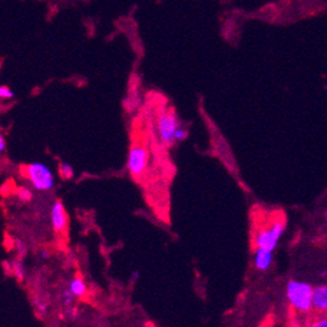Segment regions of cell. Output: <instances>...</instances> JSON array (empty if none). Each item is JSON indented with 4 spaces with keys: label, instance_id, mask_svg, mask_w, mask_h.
Returning a JSON list of instances; mask_svg holds the SVG:
<instances>
[{
    "label": "cell",
    "instance_id": "1",
    "mask_svg": "<svg viewBox=\"0 0 327 327\" xmlns=\"http://www.w3.org/2000/svg\"><path fill=\"white\" fill-rule=\"evenodd\" d=\"M313 291L314 289L309 283L290 280L286 286L287 300L294 310L309 313L313 310Z\"/></svg>",
    "mask_w": 327,
    "mask_h": 327
},
{
    "label": "cell",
    "instance_id": "2",
    "mask_svg": "<svg viewBox=\"0 0 327 327\" xmlns=\"http://www.w3.org/2000/svg\"><path fill=\"white\" fill-rule=\"evenodd\" d=\"M21 171L35 190L50 191L55 186L54 174L46 164L35 162L23 166Z\"/></svg>",
    "mask_w": 327,
    "mask_h": 327
},
{
    "label": "cell",
    "instance_id": "3",
    "mask_svg": "<svg viewBox=\"0 0 327 327\" xmlns=\"http://www.w3.org/2000/svg\"><path fill=\"white\" fill-rule=\"evenodd\" d=\"M286 225L282 219H275L270 226L265 227L263 230H259L255 236V246L259 249H266L270 251H274L282 238L285 232Z\"/></svg>",
    "mask_w": 327,
    "mask_h": 327
},
{
    "label": "cell",
    "instance_id": "4",
    "mask_svg": "<svg viewBox=\"0 0 327 327\" xmlns=\"http://www.w3.org/2000/svg\"><path fill=\"white\" fill-rule=\"evenodd\" d=\"M179 127H181V123L178 120V116L174 110L160 114L157 122V129L162 144L167 147L172 146L177 140L175 134H177V129Z\"/></svg>",
    "mask_w": 327,
    "mask_h": 327
},
{
    "label": "cell",
    "instance_id": "5",
    "mask_svg": "<svg viewBox=\"0 0 327 327\" xmlns=\"http://www.w3.org/2000/svg\"><path fill=\"white\" fill-rule=\"evenodd\" d=\"M147 164H148V152L146 148L143 146L131 147L127 159V168L131 177L139 178L140 175H143Z\"/></svg>",
    "mask_w": 327,
    "mask_h": 327
},
{
    "label": "cell",
    "instance_id": "6",
    "mask_svg": "<svg viewBox=\"0 0 327 327\" xmlns=\"http://www.w3.org/2000/svg\"><path fill=\"white\" fill-rule=\"evenodd\" d=\"M52 228L56 232H64L69 225V216L66 212V207L61 201H55L51 208Z\"/></svg>",
    "mask_w": 327,
    "mask_h": 327
},
{
    "label": "cell",
    "instance_id": "7",
    "mask_svg": "<svg viewBox=\"0 0 327 327\" xmlns=\"http://www.w3.org/2000/svg\"><path fill=\"white\" fill-rule=\"evenodd\" d=\"M313 310L327 314V285L318 286L313 291Z\"/></svg>",
    "mask_w": 327,
    "mask_h": 327
},
{
    "label": "cell",
    "instance_id": "8",
    "mask_svg": "<svg viewBox=\"0 0 327 327\" xmlns=\"http://www.w3.org/2000/svg\"><path fill=\"white\" fill-rule=\"evenodd\" d=\"M273 251L266 249H259L256 247L255 255H254V265L259 271H267L270 266L273 265Z\"/></svg>",
    "mask_w": 327,
    "mask_h": 327
},
{
    "label": "cell",
    "instance_id": "9",
    "mask_svg": "<svg viewBox=\"0 0 327 327\" xmlns=\"http://www.w3.org/2000/svg\"><path fill=\"white\" fill-rule=\"evenodd\" d=\"M70 290H71L72 294H74L76 298H82L84 297L85 293H87V286H85L84 280H83L80 276H75V278L70 282Z\"/></svg>",
    "mask_w": 327,
    "mask_h": 327
},
{
    "label": "cell",
    "instance_id": "10",
    "mask_svg": "<svg viewBox=\"0 0 327 327\" xmlns=\"http://www.w3.org/2000/svg\"><path fill=\"white\" fill-rule=\"evenodd\" d=\"M59 175L63 181H70L74 178V168L71 167V164L69 163H61L59 166Z\"/></svg>",
    "mask_w": 327,
    "mask_h": 327
},
{
    "label": "cell",
    "instance_id": "11",
    "mask_svg": "<svg viewBox=\"0 0 327 327\" xmlns=\"http://www.w3.org/2000/svg\"><path fill=\"white\" fill-rule=\"evenodd\" d=\"M139 103H140L139 96H129V98H127V99L124 100V103H123V106H124L126 111L131 113V111H135V110L138 108V106H139Z\"/></svg>",
    "mask_w": 327,
    "mask_h": 327
},
{
    "label": "cell",
    "instance_id": "12",
    "mask_svg": "<svg viewBox=\"0 0 327 327\" xmlns=\"http://www.w3.org/2000/svg\"><path fill=\"white\" fill-rule=\"evenodd\" d=\"M12 274L15 275L17 280L24 279V266L21 262H14L12 263Z\"/></svg>",
    "mask_w": 327,
    "mask_h": 327
},
{
    "label": "cell",
    "instance_id": "13",
    "mask_svg": "<svg viewBox=\"0 0 327 327\" xmlns=\"http://www.w3.org/2000/svg\"><path fill=\"white\" fill-rule=\"evenodd\" d=\"M14 91L7 87V85H0V98L3 100H11L14 99Z\"/></svg>",
    "mask_w": 327,
    "mask_h": 327
},
{
    "label": "cell",
    "instance_id": "14",
    "mask_svg": "<svg viewBox=\"0 0 327 327\" xmlns=\"http://www.w3.org/2000/svg\"><path fill=\"white\" fill-rule=\"evenodd\" d=\"M17 198L21 202H30L31 198H32V192L28 188L21 187L17 190Z\"/></svg>",
    "mask_w": 327,
    "mask_h": 327
},
{
    "label": "cell",
    "instance_id": "15",
    "mask_svg": "<svg viewBox=\"0 0 327 327\" xmlns=\"http://www.w3.org/2000/svg\"><path fill=\"white\" fill-rule=\"evenodd\" d=\"M75 295L72 294L71 290H66L64 293H63V295H61V299H63V303L66 304V306H70V304L72 303V300L75 299Z\"/></svg>",
    "mask_w": 327,
    "mask_h": 327
},
{
    "label": "cell",
    "instance_id": "16",
    "mask_svg": "<svg viewBox=\"0 0 327 327\" xmlns=\"http://www.w3.org/2000/svg\"><path fill=\"white\" fill-rule=\"evenodd\" d=\"M187 137H188L187 129L182 128V127H179V128L177 129V134H175V139H177V142H182V140L187 139Z\"/></svg>",
    "mask_w": 327,
    "mask_h": 327
},
{
    "label": "cell",
    "instance_id": "17",
    "mask_svg": "<svg viewBox=\"0 0 327 327\" xmlns=\"http://www.w3.org/2000/svg\"><path fill=\"white\" fill-rule=\"evenodd\" d=\"M35 309H36V311H38L39 314H45L46 311H47L48 306H47V303H45V302L38 300V302H35Z\"/></svg>",
    "mask_w": 327,
    "mask_h": 327
},
{
    "label": "cell",
    "instance_id": "18",
    "mask_svg": "<svg viewBox=\"0 0 327 327\" xmlns=\"http://www.w3.org/2000/svg\"><path fill=\"white\" fill-rule=\"evenodd\" d=\"M311 326H314V327H327V317L319 318V319H317L315 322H313V324H311Z\"/></svg>",
    "mask_w": 327,
    "mask_h": 327
},
{
    "label": "cell",
    "instance_id": "19",
    "mask_svg": "<svg viewBox=\"0 0 327 327\" xmlns=\"http://www.w3.org/2000/svg\"><path fill=\"white\" fill-rule=\"evenodd\" d=\"M6 148H7V143H6V139H4V137L2 135V137H0V152H4Z\"/></svg>",
    "mask_w": 327,
    "mask_h": 327
},
{
    "label": "cell",
    "instance_id": "20",
    "mask_svg": "<svg viewBox=\"0 0 327 327\" xmlns=\"http://www.w3.org/2000/svg\"><path fill=\"white\" fill-rule=\"evenodd\" d=\"M39 256H40L41 260H46V259H48V256H50V252H48L47 250H40Z\"/></svg>",
    "mask_w": 327,
    "mask_h": 327
},
{
    "label": "cell",
    "instance_id": "21",
    "mask_svg": "<svg viewBox=\"0 0 327 327\" xmlns=\"http://www.w3.org/2000/svg\"><path fill=\"white\" fill-rule=\"evenodd\" d=\"M138 279H139V273H138V271H134V274L131 275V280H133V282H135V280H138Z\"/></svg>",
    "mask_w": 327,
    "mask_h": 327
},
{
    "label": "cell",
    "instance_id": "22",
    "mask_svg": "<svg viewBox=\"0 0 327 327\" xmlns=\"http://www.w3.org/2000/svg\"><path fill=\"white\" fill-rule=\"evenodd\" d=\"M326 218H327V210H326Z\"/></svg>",
    "mask_w": 327,
    "mask_h": 327
}]
</instances>
